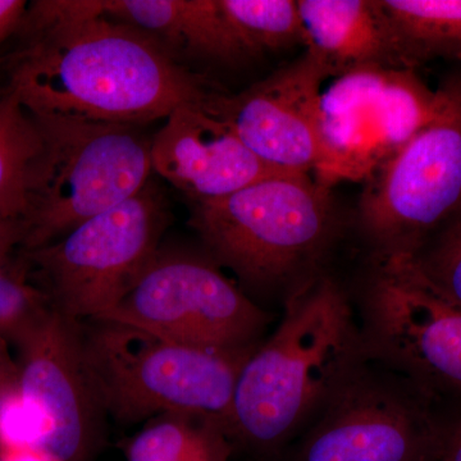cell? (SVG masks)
<instances>
[{"mask_svg":"<svg viewBox=\"0 0 461 461\" xmlns=\"http://www.w3.org/2000/svg\"><path fill=\"white\" fill-rule=\"evenodd\" d=\"M297 8L306 51L332 77L368 66L400 68L381 0H297Z\"/></svg>","mask_w":461,"mask_h":461,"instance_id":"cell-15","label":"cell"},{"mask_svg":"<svg viewBox=\"0 0 461 461\" xmlns=\"http://www.w3.org/2000/svg\"><path fill=\"white\" fill-rule=\"evenodd\" d=\"M100 11L157 39L173 54L186 51L218 62L247 58L220 0H99Z\"/></svg>","mask_w":461,"mask_h":461,"instance_id":"cell-16","label":"cell"},{"mask_svg":"<svg viewBox=\"0 0 461 461\" xmlns=\"http://www.w3.org/2000/svg\"><path fill=\"white\" fill-rule=\"evenodd\" d=\"M0 461H54L47 454L33 448L0 451Z\"/></svg>","mask_w":461,"mask_h":461,"instance_id":"cell-28","label":"cell"},{"mask_svg":"<svg viewBox=\"0 0 461 461\" xmlns=\"http://www.w3.org/2000/svg\"><path fill=\"white\" fill-rule=\"evenodd\" d=\"M27 7L25 0H0V44L17 32Z\"/></svg>","mask_w":461,"mask_h":461,"instance_id":"cell-25","label":"cell"},{"mask_svg":"<svg viewBox=\"0 0 461 461\" xmlns=\"http://www.w3.org/2000/svg\"><path fill=\"white\" fill-rule=\"evenodd\" d=\"M363 297L366 357L402 373L436 402L461 408V308L403 258H375Z\"/></svg>","mask_w":461,"mask_h":461,"instance_id":"cell-10","label":"cell"},{"mask_svg":"<svg viewBox=\"0 0 461 461\" xmlns=\"http://www.w3.org/2000/svg\"><path fill=\"white\" fill-rule=\"evenodd\" d=\"M95 321L194 348L235 351L257 348L269 315L209 260L159 250L131 290Z\"/></svg>","mask_w":461,"mask_h":461,"instance_id":"cell-11","label":"cell"},{"mask_svg":"<svg viewBox=\"0 0 461 461\" xmlns=\"http://www.w3.org/2000/svg\"><path fill=\"white\" fill-rule=\"evenodd\" d=\"M20 350L18 390L41 418L39 451L54 461H91L105 411L85 359L83 321L51 306Z\"/></svg>","mask_w":461,"mask_h":461,"instance_id":"cell-12","label":"cell"},{"mask_svg":"<svg viewBox=\"0 0 461 461\" xmlns=\"http://www.w3.org/2000/svg\"><path fill=\"white\" fill-rule=\"evenodd\" d=\"M83 326L85 359L105 412L124 423L166 414L224 429L242 366L256 348L221 351L167 341L109 321Z\"/></svg>","mask_w":461,"mask_h":461,"instance_id":"cell-4","label":"cell"},{"mask_svg":"<svg viewBox=\"0 0 461 461\" xmlns=\"http://www.w3.org/2000/svg\"><path fill=\"white\" fill-rule=\"evenodd\" d=\"M168 223L159 191L148 184L133 198L65 236L26 251L56 311L77 321L114 308L153 262Z\"/></svg>","mask_w":461,"mask_h":461,"instance_id":"cell-7","label":"cell"},{"mask_svg":"<svg viewBox=\"0 0 461 461\" xmlns=\"http://www.w3.org/2000/svg\"><path fill=\"white\" fill-rule=\"evenodd\" d=\"M0 258V339L20 348L50 313V297Z\"/></svg>","mask_w":461,"mask_h":461,"instance_id":"cell-21","label":"cell"},{"mask_svg":"<svg viewBox=\"0 0 461 461\" xmlns=\"http://www.w3.org/2000/svg\"><path fill=\"white\" fill-rule=\"evenodd\" d=\"M437 91L429 123L364 182L357 222L378 259H414L461 224V74Z\"/></svg>","mask_w":461,"mask_h":461,"instance_id":"cell-6","label":"cell"},{"mask_svg":"<svg viewBox=\"0 0 461 461\" xmlns=\"http://www.w3.org/2000/svg\"><path fill=\"white\" fill-rule=\"evenodd\" d=\"M41 439V418L17 387L0 400V450H39Z\"/></svg>","mask_w":461,"mask_h":461,"instance_id":"cell-23","label":"cell"},{"mask_svg":"<svg viewBox=\"0 0 461 461\" xmlns=\"http://www.w3.org/2000/svg\"><path fill=\"white\" fill-rule=\"evenodd\" d=\"M8 342L0 339V400L18 387L20 369L8 350Z\"/></svg>","mask_w":461,"mask_h":461,"instance_id":"cell-26","label":"cell"},{"mask_svg":"<svg viewBox=\"0 0 461 461\" xmlns=\"http://www.w3.org/2000/svg\"><path fill=\"white\" fill-rule=\"evenodd\" d=\"M41 147L36 114L8 86L0 89V221L23 223Z\"/></svg>","mask_w":461,"mask_h":461,"instance_id":"cell-18","label":"cell"},{"mask_svg":"<svg viewBox=\"0 0 461 461\" xmlns=\"http://www.w3.org/2000/svg\"><path fill=\"white\" fill-rule=\"evenodd\" d=\"M330 190L312 175L273 173L195 204L191 224L214 259L251 286L300 287L315 277L335 236Z\"/></svg>","mask_w":461,"mask_h":461,"instance_id":"cell-3","label":"cell"},{"mask_svg":"<svg viewBox=\"0 0 461 461\" xmlns=\"http://www.w3.org/2000/svg\"><path fill=\"white\" fill-rule=\"evenodd\" d=\"M439 461H461V408H453L447 411Z\"/></svg>","mask_w":461,"mask_h":461,"instance_id":"cell-24","label":"cell"},{"mask_svg":"<svg viewBox=\"0 0 461 461\" xmlns=\"http://www.w3.org/2000/svg\"><path fill=\"white\" fill-rule=\"evenodd\" d=\"M205 99L176 108L151 139L153 171L195 204L222 199L278 173L206 109Z\"/></svg>","mask_w":461,"mask_h":461,"instance_id":"cell-14","label":"cell"},{"mask_svg":"<svg viewBox=\"0 0 461 461\" xmlns=\"http://www.w3.org/2000/svg\"><path fill=\"white\" fill-rule=\"evenodd\" d=\"M23 245V229L20 224L0 221V258L9 259L14 249Z\"/></svg>","mask_w":461,"mask_h":461,"instance_id":"cell-27","label":"cell"},{"mask_svg":"<svg viewBox=\"0 0 461 461\" xmlns=\"http://www.w3.org/2000/svg\"><path fill=\"white\" fill-rule=\"evenodd\" d=\"M220 427L200 415H159L129 442L127 461H184Z\"/></svg>","mask_w":461,"mask_h":461,"instance_id":"cell-20","label":"cell"},{"mask_svg":"<svg viewBox=\"0 0 461 461\" xmlns=\"http://www.w3.org/2000/svg\"><path fill=\"white\" fill-rule=\"evenodd\" d=\"M409 260L429 286L461 308V224Z\"/></svg>","mask_w":461,"mask_h":461,"instance_id":"cell-22","label":"cell"},{"mask_svg":"<svg viewBox=\"0 0 461 461\" xmlns=\"http://www.w3.org/2000/svg\"><path fill=\"white\" fill-rule=\"evenodd\" d=\"M366 357L362 330L339 284L315 276L297 287L278 329L240 373L224 424L233 450L275 456Z\"/></svg>","mask_w":461,"mask_h":461,"instance_id":"cell-2","label":"cell"},{"mask_svg":"<svg viewBox=\"0 0 461 461\" xmlns=\"http://www.w3.org/2000/svg\"><path fill=\"white\" fill-rule=\"evenodd\" d=\"M329 77L305 51L236 95L212 93L204 105L272 171L312 175L321 162V84Z\"/></svg>","mask_w":461,"mask_h":461,"instance_id":"cell-13","label":"cell"},{"mask_svg":"<svg viewBox=\"0 0 461 461\" xmlns=\"http://www.w3.org/2000/svg\"><path fill=\"white\" fill-rule=\"evenodd\" d=\"M294 461H439L444 405L366 357L321 409Z\"/></svg>","mask_w":461,"mask_h":461,"instance_id":"cell-8","label":"cell"},{"mask_svg":"<svg viewBox=\"0 0 461 461\" xmlns=\"http://www.w3.org/2000/svg\"><path fill=\"white\" fill-rule=\"evenodd\" d=\"M18 30L25 42L7 86L35 114L140 127L213 93L157 39L105 16L99 0L33 2Z\"/></svg>","mask_w":461,"mask_h":461,"instance_id":"cell-1","label":"cell"},{"mask_svg":"<svg viewBox=\"0 0 461 461\" xmlns=\"http://www.w3.org/2000/svg\"><path fill=\"white\" fill-rule=\"evenodd\" d=\"M400 68L437 59L461 63V0H381Z\"/></svg>","mask_w":461,"mask_h":461,"instance_id":"cell-17","label":"cell"},{"mask_svg":"<svg viewBox=\"0 0 461 461\" xmlns=\"http://www.w3.org/2000/svg\"><path fill=\"white\" fill-rule=\"evenodd\" d=\"M36 117L42 147L21 223L25 251L138 195L153 172L151 139L138 126Z\"/></svg>","mask_w":461,"mask_h":461,"instance_id":"cell-5","label":"cell"},{"mask_svg":"<svg viewBox=\"0 0 461 461\" xmlns=\"http://www.w3.org/2000/svg\"><path fill=\"white\" fill-rule=\"evenodd\" d=\"M247 57L304 45L296 0H220Z\"/></svg>","mask_w":461,"mask_h":461,"instance_id":"cell-19","label":"cell"},{"mask_svg":"<svg viewBox=\"0 0 461 461\" xmlns=\"http://www.w3.org/2000/svg\"><path fill=\"white\" fill-rule=\"evenodd\" d=\"M438 91L414 69L368 66L335 78L321 96V162L315 180L368 181L436 113Z\"/></svg>","mask_w":461,"mask_h":461,"instance_id":"cell-9","label":"cell"}]
</instances>
